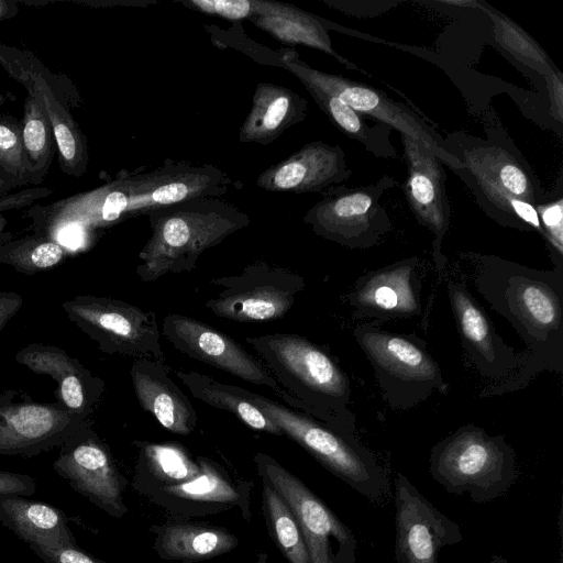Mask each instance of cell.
Here are the masks:
<instances>
[{"mask_svg": "<svg viewBox=\"0 0 563 563\" xmlns=\"http://www.w3.org/2000/svg\"><path fill=\"white\" fill-rule=\"evenodd\" d=\"M523 267L477 256L474 282L489 306L508 320L526 344L521 366L483 395L515 391L541 371L563 372V272Z\"/></svg>", "mask_w": 563, "mask_h": 563, "instance_id": "obj_1", "label": "cell"}, {"mask_svg": "<svg viewBox=\"0 0 563 563\" xmlns=\"http://www.w3.org/2000/svg\"><path fill=\"white\" fill-rule=\"evenodd\" d=\"M245 341L280 387L306 406L307 415L356 435L350 380L323 347L302 335L284 332Z\"/></svg>", "mask_w": 563, "mask_h": 563, "instance_id": "obj_2", "label": "cell"}, {"mask_svg": "<svg viewBox=\"0 0 563 563\" xmlns=\"http://www.w3.org/2000/svg\"><path fill=\"white\" fill-rule=\"evenodd\" d=\"M145 216L152 233L139 253L136 267L145 283L194 271L201 254L251 223L244 211L220 198L159 207Z\"/></svg>", "mask_w": 563, "mask_h": 563, "instance_id": "obj_3", "label": "cell"}, {"mask_svg": "<svg viewBox=\"0 0 563 563\" xmlns=\"http://www.w3.org/2000/svg\"><path fill=\"white\" fill-rule=\"evenodd\" d=\"M238 391L265 413L282 431L324 468L372 503L393 497L389 471L357 435L340 432L322 421L252 390Z\"/></svg>", "mask_w": 563, "mask_h": 563, "instance_id": "obj_4", "label": "cell"}, {"mask_svg": "<svg viewBox=\"0 0 563 563\" xmlns=\"http://www.w3.org/2000/svg\"><path fill=\"white\" fill-rule=\"evenodd\" d=\"M429 472L448 493H467L478 504L506 495L518 478L516 453L504 435H490L474 424L462 426L432 446Z\"/></svg>", "mask_w": 563, "mask_h": 563, "instance_id": "obj_5", "label": "cell"}, {"mask_svg": "<svg viewBox=\"0 0 563 563\" xmlns=\"http://www.w3.org/2000/svg\"><path fill=\"white\" fill-rule=\"evenodd\" d=\"M353 335L371 362L383 399L390 408L408 410L434 390L446 393L440 366L421 339L386 331L375 323L358 324Z\"/></svg>", "mask_w": 563, "mask_h": 563, "instance_id": "obj_6", "label": "cell"}, {"mask_svg": "<svg viewBox=\"0 0 563 563\" xmlns=\"http://www.w3.org/2000/svg\"><path fill=\"white\" fill-rule=\"evenodd\" d=\"M275 66L282 67L296 76L300 82L306 81L341 99L360 114L378 120L400 134L423 143L435 156L453 169H463V163L449 152L445 141L431 126L416 117L404 104L395 102L379 90L352 79L328 74L312 68L300 59L290 47L277 51Z\"/></svg>", "mask_w": 563, "mask_h": 563, "instance_id": "obj_7", "label": "cell"}, {"mask_svg": "<svg viewBox=\"0 0 563 563\" xmlns=\"http://www.w3.org/2000/svg\"><path fill=\"white\" fill-rule=\"evenodd\" d=\"M253 460L297 518L310 563H355L356 538L325 503L273 456L257 452Z\"/></svg>", "mask_w": 563, "mask_h": 563, "instance_id": "obj_8", "label": "cell"}, {"mask_svg": "<svg viewBox=\"0 0 563 563\" xmlns=\"http://www.w3.org/2000/svg\"><path fill=\"white\" fill-rule=\"evenodd\" d=\"M220 291L205 307L216 317L235 322H264L288 313L305 289L302 276L267 262H254L235 275L213 277Z\"/></svg>", "mask_w": 563, "mask_h": 563, "instance_id": "obj_9", "label": "cell"}, {"mask_svg": "<svg viewBox=\"0 0 563 563\" xmlns=\"http://www.w3.org/2000/svg\"><path fill=\"white\" fill-rule=\"evenodd\" d=\"M395 184L384 176L373 185L333 187L305 213L303 222L314 234L345 247H372L391 229L379 200Z\"/></svg>", "mask_w": 563, "mask_h": 563, "instance_id": "obj_10", "label": "cell"}, {"mask_svg": "<svg viewBox=\"0 0 563 563\" xmlns=\"http://www.w3.org/2000/svg\"><path fill=\"white\" fill-rule=\"evenodd\" d=\"M457 158L472 176L475 191L481 192L503 220L510 225L533 229L543 235L537 212L540 196L528 167L522 166L508 151L495 145H475L460 150Z\"/></svg>", "mask_w": 563, "mask_h": 563, "instance_id": "obj_11", "label": "cell"}, {"mask_svg": "<svg viewBox=\"0 0 563 563\" xmlns=\"http://www.w3.org/2000/svg\"><path fill=\"white\" fill-rule=\"evenodd\" d=\"M162 334L186 356L246 383L265 386L288 407L307 413L306 406L280 387L258 357L218 329L192 317L168 313L163 319Z\"/></svg>", "mask_w": 563, "mask_h": 563, "instance_id": "obj_12", "label": "cell"}, {"mask_svg": "<svg viewBox=\"0 0 563 563\" xmlns=\"http://www.w3.org/2000/svg\"><path fill=\"white\" fill-rule=\"evenodd\" d=\"M397 563H438L440 551L460 543V526L433 506L402 473L395 479Z\"/></svg>", "mask_w": 563, "mask_h": 563, "instance_id": "obj_13", "label": "cell"}, {"mask_svg": "<svg viewBox=\"0 0 563 563\" xmlns=\"http://www.w3.org/2000/svg\"><path fill=\"white\" fill-rule=\"evenodd\" d=\"M131 196V218L169 205L198 198H219L233 180L213 165L166 159L144 173H124Z\"/></svg>", "mask_w": 563, "mask_h": 563, "instance_id": "obj_14", "label": "cell"}, {"mask_svg": "<svg viewBox=\"0 0 563 563\" xmlns=\"http://www.w3.org/2000/svg\"><path fill=\"white\" fill-rule=\"evenodd\" d=\"M0 63L12 78L25 87L48 118L62 170L68 176H82L89 161L86 137L56 95L38 60L30 52L0 44Z\"/></svg>", "mask_w": 563, "mask_h": 563, "instance_id": "obj_15", "label": "cell"}, {"mask_svg": "<svg viewBox=\"0 0 563 563\" xmlns=\"http://www.w3.org/2000/svg\"><path fill=\"white\" fill-rule=\"evenodd\" d=\"M75 312L92 329L103 350L164 363L156 313L108 298H88Z\"/></svg>", "mask_w": 563, "mask_h": 563, "instance_id": "obj_16", "label": "cell"}, {"mask_svg": "<svg viewBox=\"0 0 563 563\" xmlns=\"http://www.w3.org/2000/svg\"><path fill=\"white\" fill-rule=\"evenodd\" d=\"M401 135L408 164L405 196L415 217L434 234L433 258L442 276L446 263L442 240L450 225V206L445 192V173L442 162L423 143Z\"/></svg>", "mask_w": 563, "mask_h": 563, "instance_id": "obj_17", "label": "cell"}, {"mask_svg": "<svg viewBox=\"0 0 563 563\" xmlns=\"http://www.w3.org/2000/svg\"><path fill=\"white\" fill-rule=\"evenodd\" d=\"M418 266L419 258L410 257L360 276L346 296L354 316L385 321L419 314Z\"/></svg>", "mask_w": 563, "mask_h": 563, "instance_id": "obj_18", "label": "cell"}, {"mask_svg": "<svg viewBox=\"0 0 563 563\" xmlns=\"http://www.w3.org/2000/svg\"><path fill=\"white\" fill-rule=\"evenodd\" d=\"M53 467L76 493L109 516L121 519L128 512L123 501L128 481L99 441L89 439L64 449Z\"/></svg>", "mask_w": 563, "mask_h": 563, "instance_id": "obj_19", "label": "cell"}, {"mask_svg": "<svg viewBox=\"0 0 563 563\" xmlns=\"http://www.w3.org/2000/svg\"><path fill=\"white\" fill-rule=\"evenodd\" d=\"M448 292L464 350L476 369L492 379L494 386L515 376L521 366L520 352L503 341L462 284L450 282Z\"/></svg>", "mask_w": 563, "mask_h": 563, "instance_id": "obj_20", "label": "cell"}, {"mask_svg": "<svg viewBox=\"0 0 563 563\" xmlns=\"http://www.w3.org/2000/svg\"><path fill=\"white\" fill-rule=\"evenodd\" d=\"M351 174L341 146L313 141L264 169L256 185L274 194H324Z\"/></svg>", "mask_w": 563, "mask_h": 563, "instance_id": "obj_21", "label": "cell"}, {"mask_svg": "<svg viewBox=\"0 0 563 563\" xmlns=\"http://www.w3.org/2000/svg\"><path fill=\"white\" fill-rule=\"evenodd\" d=\"M201 473L183 484L163 486L148 492L155 503L183 501L179 515L190 504L186 515L211 514L238 507L246 522L252 519L251 494L253 484L249 481L234 482L224 468L207 456H197Z\"/></svg>", "mask_w": 563, "mask_h": 563, "instance_id": "obj_22", "label": "cell"}, {"mask_svg": "<svg viewBox=\"0 0 563 563\" xmlns=\"http://www.w3.org/2000/svg\"><path fill=\"white\" fill-rule=\"evenodd\" d=\"M136 399L144 411L172 433L189 435L198 415L189 398L169 376L165 363L136 358L131 367Z\"/></svg>", "mask_w": 563, "mask_h": 563, "instance_id": "obj_23", "label": "cell"}, {"mask_svg": "<svg viewBox=\"0 0 563 563\" xmlns=\"http://www.w3.org/2000/svg\"><path fill=\"white\" fill-rule=\"evenodd\" d=\"M247 21L283 44L319 49L345 68L364 73L334 51L324 20L298 7L278 1L253 0V13Z\"/></svg>", "mask_w": 563, "mask_h": 563, "instance_id": "obj_24", "label": "cell"}, {"mask_svg": "<svg viewBox=\"0 0 563 563\" xmlns=\"http://www.w3.org/2000/svg\"><path fill=\"white\" fill-rule=\"evenodd\" d=\"M307 114L308 102L300 95L287 87L261 81L239 130V141L268 145L287 129L302 122Z\"/></svg>", "mask_w": 563, "mask_h": 563, "instance_id": "obj_25", "label": "cell"}, {"mask_svg": "<svg viewBox=\"0 0 563 563\" xmlns=\"http://www.w3.org/2000/svg\"><path fill=\"white\" fill-rule=\"evenodd\" d=\"M67 415L41 405L0 410V454L34 455L63 440Z\"/></svg>", "mask_w": 563, "mask_h": 563, "instance_id": "obj_26", "label": "cell"}, {"mask_svg": "<svg viewBox=\"0 0 563 563\" xmlns=\"http://www.w3.org/2000/svg\"><path fill=\"white\" fill-rule=\"evenodd\" d=\"M153 550L165 561L194 563L229 553L239 539L228 529L203 522L167 521L152 525Z\"/></svg>", "mask_w": 563, "mask_h": 563, "instance_id": "obj_27", "label": "cell"}, {"mask_svg": "<svg viewBox=\"0 0 563 563\" xmlns=\"http://www.w3.org/2000/svg\"><path fill=\"white\" fill-rule=\"evenodd\" d=\"M0 522L29 547L76 545L66 514L44 501L0 496Z\"/></svg>", "mask_w": 563, "mask_h": 563, "instance_id": "obj_28", "label": "cell"}, {"mask_svg": "<svg viewBox=\"0 0 563 563\" xmlns=\"http://www.w3.org/2000/svg\"><path fill=\"white\" fill-rule=\"evenodd\" d=\"M139 449L133 487L142 494L186 483L201 473L196 460L177 442L136 441Z\"/></svg>", "mask_w": 563, "mask_h": 563, "instance_id": "obj_29", "label": "cell"}, {"mask_svg": "<svg viewBox=\"0 0 563 563\" xmlns=\"http://www.w3.org/2000/svg\"><path fill=\"white\" fill-rule=\"evenodd\" d=\"M175 375L198 400L232 413L251 429L283 435L265 413L238 391L236 385L218 382L195 371L180 369Z\"/></svg>", "mask_w": 563, "mask_h": 563, "instance_id": "obj_30", "label": "cell"}, {"mask_svg": "<svg viewBox=\"0 0 563 563\" xmlns=\"http://www.w3.org/2000/svg\"><path fill=\"white\" fill-rule=\"evenodd\" d=\"M301 84L330 121L345 135L362 144L367 152L376 157H397V151L390 142L393 128L380 122L375 125H368L360 113L338 97L323 91L312 84L306 81Z\"/></svg>", "mask_w": 563, "mask_h": 563, "instance_id": "obj_31", "label": "cell"}, {"mask_svg": "<svg viewBox=\"0 0 563 563\" xmlns=\"http://www.w3.org/2000/svg\"><path fill=\"white\" fill-rule=\"evenodd\" d=\"M262 481V510L267 530L289 563H310L308 549L292 510L266 481Z\"/></svg>", "mask_w": 563, "mask_h": 563, "instance_id": "obj_32", "label": "cell"}, {"mask_svg": "<svg viewBox=\"0 0 563 563\" xmlns=\"http://www.w3.org/2000/svg\"><path fill=\"white\" fill-rule=\"evenodd\" d=\"M482 9L493 22L496 42L517 60L549 78L556 69L548 54L526 32L505 14L479 2Z\"/></svg>", "mask_w": 563, "mask_h": 563, "instance_id": "obj_33", "label": "cell"}, {"mask_svg": "<svg viewBox=\"0 0 563 563\" xmlns=\"http://www.w3.org/2000/svg\"><path fill=\"white\" fill-rule=\"evenodd\" d=\"M22 142L30 179L40 181L48 169L56 145L51 122L36 100L27 93L24 101Z\"/></svg>", "mask_w": 563, "mask_h": 563, "instance_id": "obj_34", "label": "cell"}, {"mask_svg": "<svg viewBox=\"0 0 563 563\" xmlns=\"http://www.w3.org/2000/svg\"><path fill=\"white\" fill-rule=\"evenodd\" d=\"M0 167L14 177L30 179L22 142V125L0 122Z\"/></svg>", "mask_w": 563, "mask_h": 563, "instance_id": "obj_35", "label": "cell"}, {"mask_svg": "<svg viewBox=\"0 0 563 563\" xmlns=\"http://www.w3.org/2000/svg\"><path fill=\"white\" fill-rule=\"evenodd\" d=\"M537 212L543 230V238L552 246L559 261L563 257V199L537 206Z\"/></svg>", "mask_w": 563, "mask_h": 563, "instance_id": "obj_36", "label": "cell"}, {"mask_svg": "<svg viewBox=\"0 0 563 563\" xmlns=\"http://www.w3.org/2000/svg\"><path fill=\"white\" fill-rule=\"evenodd\" d=\"M181 3L233 22L249 20L253 13V0H188Z\"/></svg>", "mask_w": 563, "mask_h": 563, "instance_id": "obj_37", "label": "cell"}, {"mask_svg": "<svg viewBox=\"0 0 563 563\" xmlns=\"http://www.w3.org/2000/svg\"><path fill=\"white\" fill-rule=\"evenodd\" d=\"M20 258L27 255V261L36 268H47L57 264L64 255V249L55 241L27 242L13 250Z\"/></svg>", "mask_w": 563, "mask_h": 563, "instance_id": "obj_38", "label": "cell"}, {"mask_svg": "<svg viewBox=\"0 0 563 563\" xmlns=\"http://www.w3.org/2000/svg\"><path fill=\"white\" fill-rule=\"evenodd\" d=\"M30 549L45 563H108L82 551L77 545L30 547Z\"/></svg>", "mask_w": 563, "mask_h": 563, "instance_id": "obj_39", "label": "cell"}, {"mask_svg": "<svg viewBox=\"0 0 563 563\" xmlns=\"http://www.w3.org/2000/svg\"><path fill=\"white\" fill-rule=\"evenodd\" d=\"M36 490L34 478L25 474L0 471V496H32Z\"/></svg>", "mask_w": 563, "mask_h": 563, "instance_id": "obj_40", "label": "cell"}, {"mask_svg": "<svg viewBox=\"0 0 563 563\" xmlns=\"http://www.w3.org/2000/svg\"><path fill=\"white\" fill-rule=\"evenodd\" d=\"M52 190L45 187H34L15 194L0 197V212L22 208L51 195Z\"/></svg>", "mask_w": 563, "mask_h": 563, "instance_id": "obj_41", "label": "cell"}, {"mask_svg": "<svg viewBox=\"0 0 563 563\" xmlns=\"http://www.w3.org/2000/svg\"><path fill=\"white\" fill-rule=\"evenodd\" d=\"M63 400L71 409H78L84 402V390L81 382L74 375L66 376L60 386Z\"/></svg>", "mask_w": 563, "mask_h": 563, "instance_id": "obj_42", "label": "cell"}, {"mask_svg": "<svg viewBox=\"0 0 563 563\" xmlns=\"http://www.w3.org/2000/svg\"><path fill=\"white\" fill-rule=\"evenodd\" d=\"M550 88V97L552 107L554 108V115L559 121H562L563 114V76L562 73L555 69L552 75L548 78Z\"/></svg>", "mask_w": 563, "mask_h": 563, "instance_id": "obj_43", "label": "cell"}, {"mask_svg": "<svg viewBox=\"0 0 563 563\" xmlns=\"http://www.w3.org/2000/svg\"><path fill=\"white\" fill-rule=\"evenodd\" d=\"M18 10L15 2L0 0V21L14 16Z\"/></svg>", "mask_w": 563, "mask_h": 563, "instance_id": "obj_44", "label": "cell"}, {"mask_svg": "<svg viewBox=\"0 0 563 563\" xmlns=\"http://www.w3.org/2000/svg\"><path fill=\"white\" fill-rule=\"evenodd\" d=\"M443 4L461 8H478L479 2L474 0H441Z\"/></svg>", "mask_w": 563, "mask_h": 563, "instance_id": "obj_45", "label": "cell"}, {"mask_svg": "<svg viewBox=\"0 0 563 563\" xmlns=\"http://www.w3.org/2000/svg\"><path fill=\"white\" fill-rule=\"evenodd\" d=\"M249 563H269V556L267 553L265 552H262L260 553L256 559L252 562H249Z\"/></svg>", "mask_w": 563, "mask_h": 563, "instance_id": "obj_46", "label": "cell"}, {"mask_svg": "<svg viewBox=\"0 0 563 563\" xmlns=\"http://www.w3.org/2000/svg\"><path fill=\"white\" fill-rule=\"evenodd\" d=\"M487 563H512L499 554H494Z\"/></svg>", "mask_w": 563, "mask_h": 563, "instance_id": "obj_47", "label": "cell"}, {"mask_svg": "<svg viewBox=\"0 0 563 563\" xmlns=\"http://www.w3.org/2000/svg\"><path fill=\"white\" fill-rule=\"evenodd\" d=\"M5 188H8V184L4 179L0 177V191L4 190Z\"/></svg>", "mask_w": 563, "mask_h": 563, "instance_id": "obj_48", "label": "cell"}, {"mask_svg": "<svg viewBox=\"0 0 563 563\" xmlns=\"http://www.w3.org/2000/svg\"><path fill=\"white\" fill-rule=\"evenodd\" d=\"M5 219L0 214V233L2 232L4 225H5Z\"/></svg>", "mask_w": 563, "mask_h": 563, "instance_id": "obj_49", "label": "cell"}, {"mask_svg": "<svg viewBox=\"0 0 563 563\" xmlns=\"http://www.w3.org/2000/svg\"><path fill=\"white\" fill-rule=\"evenodd\" d=\"M4 102H5V97H4V96H3V93L0 91V106H2Z\"/></svg>", "mask_w": 563, "mask_h": 563, "instance_id": "obj_50", "label": "cell"}]
</instances>
